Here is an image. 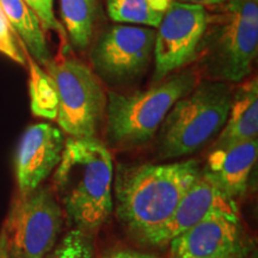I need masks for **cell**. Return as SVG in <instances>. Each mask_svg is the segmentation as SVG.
Here are the masks:
<instances>
[{
  "instance_id": "23",
  "label": "cell",
  "mask_w": 258,
  "mask_h": 258,
  "mask_svg": "<svg viewBox=\"0 0 258 258\" xmlns=\"http://www.w3.org/2000/svg\"><path fill=\"white\" fill-rule=\"evenodd\" d=\"M177 2L186 3V4H195L203 6V8H207V6H217L224 3L228 2V0H177Z\"/></svg>"
},
{
  "instance_id": "24",
  "label": "cell",
  "mask_w": 258,
  "mask_h": 258,
  "mask_svg": "<svg viewBox=\"0 0 258 258\" xmlns=\"http://www.w3.org/2000/svg\"><path fill=\"white\" fill-rule=\"evenodd\" d=\"M0 258H9L4 231H0Z\"/></svg>"
},
{
  "instance_id": "12",
  "label": "cell",
  "mask_w": 258,
  "mask_h": 258,
  "mask_svg": "<svg viewBox=\"0 0 258 258\" xmlns=\"http://www.w3.org/2000/svg\"><path fill=\"white\" fill-rule=\"evenodd\" d=\"M64 141L62 131L53 124L37 123L25 129L15 156L19 194L37 189L56 169Z\"/></svg>"
},
{
  "instance_id": "9",
  "label": "cell",
  "mask_w": 258,
  "mask_h": 258,
  "mask_svg": "<svg viewBox=\"0 0 258 258\" xmlns=\"http://www.w3.org/2000/svg\"><path fill=\"white\" fill-rule=\"evenodd\" d=\"M207 19L203 6L173 0L156 31L153 84L196 60Z\"/></svg>"
},
{
  "instance_id": "21",
  "label": "cell",
  "mask_w": 258,
  "mask_h": 258,
  "mask_svg": "<svg viewBox=\"0 0 258 258\" xmlns=\"http://www.w3.org/2000/svg\"><path fill=\"white\" fill-rule=\"evenodd\" d=\"M27 5L40 19L42 27L47 30L56 32L61 38H66V31L54 14V0H24Z\"/></svg>"
},
{
  "instance_id": "20",
  "label": "cell",
  "mask_w": 258,
  "mask_h": 258,
  "mask_svg": "<svg viewBox=\"0 0 258 258\" xmlns=\"http://www.w3.org/2000/svg\"><path fill=\"white\" fill-rule=\"evenodd\" d=\"M0 53L19 64H27V50L16 36L0 8Z\"/></svg>"
},
{
  "instance_id": "6",
  "label": "cell",
  "mask_w": 258,
  "mask_h": 258,
  "mask_svg": "<svg viewBox=\"0 0 258 258\" xmlns=\"http://www.w3.org/2000/svg\"><path fill=\"white\" fill-rule=\"evenodd\" d=\"M47 73L55 84L56 121L70 138H96L105 120L106 95L99 78L76 57L50 60Z\"/></svg>"
},
{
  "instance_id": "17",
  "label": "cell",
  "mask_w": 258,
  "mask_h": 258,
  "mask_svg": "<svg viewBox=\"0 0 258 258\" xmlns=\"http://www.w3.org/2000/svg\"><path fill=\"white\" fill-rule=\"evenodd\" d=\"M173 0H105L106 14L118 24L158 28Z\"/></svg>"
},
{
  "instance_id": "1",
  "label": "cell",
  "mask_w": 258,
  "mask_h": 258,
  "mask_svg": "<svg viewBox=\"0 0 258 258\" xmlns=\"http://www.w3.org/2000/svg\"><path fill=\"white\" fill-rule=\"evenodd\" d=\"M200 172L192 159L118 167L112 188L118 219L143 241L169 221Z\"/></svg>"
},
{
  "instance_id": "8",
  "label": "cell",
  "mask_w": 258,
  "mask_h": 258,
  "mask_svg": "<svg viewBox=\"0 0 258 258\" xmlns=\"http://www.w3.org/2000/svg\"><path fill=\"white\" fill-rule=\"evenodd\" d=\"M154 40L153 28L117 24L106 29L90 53L93 71L98 78L112 85L137 79L152 60Z\"/></svg>"
},
{
  "instance_id": "18",
  "label": "cell",
  "mask_w": 258,
  "mask_h": 258,
  "mask_svg": "<svg viewBox=\"0 0 258 258\" xmlns=\"http://www.w3.org/2000/svg\"><path fill=\"white\" fill-rule=\"evenodd\" d=\"M29 67V93L32 114L46 120H56L57 92L51 77L27 53Z\"/></svg>"
},
{
  "instance_id": "22",
  "label": "cell",
  "mask_w": 258,
  "mask_h": 258,
  "mask_svg": "<svg viewBox=\"0 0 258 258\" xmlns=\"http://www.w3.org/2000/svg\"><path fill=\"white\" fill-rule=\"evenodd\" d=\"M104 258H160L151 253L140 252L134 250H116L108 253Z\"/></svg>"
},
{
  "instance_id": "14",
  "label": "cell",
  "mask_w": 258,
  "mask_h": 258,
  "mask_svg": "<svg viewBox=\"0 0 258 258\" xmlns=\"http://www.w3.org/2000/svg\"><path fill=\"white\" fill-rule=\"evenodd\" d=\"M258 82L257 77L240 85L232 95L230 111L214 148L257 139Z\"/></svg>"
},
{
  "instance_id": "4",
  "label": "cell",
  "mask_w": 258,
  "mask_h": 258,
  "mask_svg": "<svg viewBox=\"0 0 258 258\" xmlns=\"http://www.w3.org/2000/svg\"><path fill=\"white\" fill-rule=\"evenodd\" d=\"M198 84L194 69L171 74L152 88L132 93L111 91L106 96V138L115 147L131 148L154 138L167 112Z\"/></svg>"
},
{
  "instance_id": "15",
  "label": "cell",
  "mask_w": 258,
  "mask_h": 258,
  "mask_svg": "<svg viewBox=\"0 0 258 258\" xmlns=\"http://www.w3.org/2000/svg\"><path fill=\"white\" fill-rule=\"evenodd\" d=\"M0 8L27 53L46 67L51 60L44 29L24 0H0Z\"/></svg>"
},
{
  "instance_id": "19",
  "label": "cell",
  "mask_w": 258,
  "mask_h": 258,
  "mask_svg": "<svg viewBox=\"0 0 258 258\" xmlns=\"http://www.w3.org/2000/svg\"><path fill=\"white\" fill-rule=\"evenodd\" d=\"M49 258H95L91 233L80 228L71 230L56 245Z\"/></svg>"
},
{
  "instance_id": "10",
  "label": "cell",
  "mask_w": 258,
  "mask_h": 258,
  "mask_svg": "<svg viewBox=\"0 0 258 258\" xmlns=\"http://www.w3.org/2000/svg\"><path fill=\"white\" fill-rule=\"evenodd\" d=\"M215 215L240 218L234 199L227 195L205 170H201L198 179L180 200L169 221L159 231L145 238L143 243L164 246L179 234Z\"/></svg>"
},
{
  "instance_id": "2",
  "label": "cell",
  "mask_w": 258,
  "mask_h": 258,
  "mask_svg": "<svg viewBox=\"0 0 258 258\" xmlns=\"http://www.w3.org/2000/svg\"><path fill=\"white\" fill-rule=\"evenodd\" d=\"M54 190L70 221L91 233L114 209V164L97 138H69L53 177Z\"/></svg>"
},
{
  "instance_id": "13",
  "label": "cell",
  "mask_w": 258,
  "mask_h": 258,
  "mask_svg": "<svg viewBox=\"0 0 258 258\" xmlns=\"http://www.w3.org/2000/svg\"><path fill=\"white\" fill-rule=\"evenodd\" d=\"M257 156V139L214 148L207 158L205 171L227 195L235 199L246 191Z\"/></svg>"
},
{
  "instance_id": "5",
  "label": "cell",
  "mask_w": 258,
  "mask_h": 258,
  "mask_svg": "<svg viewBox=\"0 0 258 258\" xmlns=\"http://www.w3.org/2000/svg\"><path fill=\"white\" fill-rule=\"evenodd\" d=\"M233 90L228 83L206 79L178 99L159 128L161 159L189 156L205 147L224 128Z\"/></svg>"
},
{
  "instance_id": "7",
  "label": "cell",
  "mask_w": 258,
  "mask_h": 258,
  "mask_svg": "<svg viewBox=\"0 0 258 258\" xmlns=\"http://www.w3.org/2000/svg\"><path fill=\"white\" fill-rule=\"evenodd\" d=\"M62 209L47 186L19 194L6 218L4 231L9 258H46L62 227Z\"/></svg>"
},
{
  "instance_id": "3",
  "label": "cell",
  "mask_w": 258,
  "mask_h": 258,
  "mask_svg": "<svg viewBox=\"0 0 258 258\" xmlns=\"http://www.w3.org/2000/svg\"><path fill=\"white\" fill-rule=\"evenodd\" d=\"M258 51V0H228L208 11L196 60L208 79L240 83Z\"/></svg>"
},
{
  "instance_id": "11",
  "label": "cell",
  "mask_w": 258,
  "mask_h": 258,
  "mask_svg": "<svg viewBox=\"0 0 258 258\" xmlns=\"http://www.w3.org/2000/svg\"><path fill=\"white\" fill-rule=\"evenodd\" d=\"M171 258H243L250 251L240 218L211 217L169 243Z\"/></svg>"
},
{
  "instance_id": "16",
  "label": "cell",
  "mask_w": 258,
  "mask_h": 258,
  "mask_svg": "<svg viewBox=\"0 0 258 258\" xmlns=\"http://www.w3.org/2000/svg\"><path fill=\"white\" fill-rule=\"evenodd\" d=\"M62 25L74 48L89 47L101 16V0H59Z\"/></svg>"
}]
</instances>
